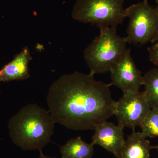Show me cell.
<instances>
[{
	"mask_svg": "<svg viewBox=\"0 0 158 158\" xmlns=\"http://www.w3.org/2000/svg\"><path fill=\"white\" fill-rule=\"evenodd\" d=\"M112 84L97 81L94 75L74 72L54 82L47 96L55 121L74 131L94 130L115 114L116 102Z\"/></svg>",
	"mask_w": 158,
	"mask_h": 158,
	"instance_id": "obj_1",
	"label": "cell"
},
{
	"mask_svg": "<svg viewBox=\"0 0 158 158\" xmlns=\"http://www.w3.org/2000/svg\"><path fill=\"white\" fill-rule=\"evenodd\" d=\"M94 145L87 143L81 137L73 138L60 147L62 158H92Z\"/></svg>",
	"mask_w": 158,
	"mask_h": 158,
	"instance_id": "obj_11",
	"label": "cell"
},
{
	"mask_svg": "<svg viewBox=\"0 0 158 158\" xmlns=\"http://www.w3.org/2000/svg\"><path fill=\"white\" fill-rule=\"evenodd\" d=\"M140 127L141 134L145 138L158 137V107L151 108Z\"/></svg>",
	"mask_w": 158,
	"mask_h": 158,
	"instance_id": "obj_13",
	"label": "cell"
},
{
	"mask_svg": "<svg viewBox=\"0 0 158 158\" xmlns=\"http://www.w3.org/2000/svg\"><path fill=\"white\" fill-rule=\"evenodd\" d=\"M55 123L48 110L29 104L10 119L9 133L14 144L23 150L41 152L51 141Z\"/></svg>",
	"mask_w": 158,
	"mask_h": 158,
	"instance_id": "obj_2",
	"label": "cell"
},
{
	"mask_svg": "<svg viewBox=\"0 0 158 158\" xmlns=\"http://www.w3.org/2000/svg\"><path fill=\"white\" fill-rule=\"evenodd\" d=\"M153 149L149 140L141 132L133 130L125 140L124 145L116 158H150Z\"/></svg>",
	"mask_w": 158,
	"mask_h": 158,
	"instance_id": "obj_10",
	"label": "cell"
},
{
	"mask_svg": "<svg viewBox=\"0 0 158 158\" xmlns=\"http://www.w3.org/2000/svg\"><path fill=\"white\" fill-rule=\"evenodd\" d=\"M123 96L116 102L115 114L118 124L135 130L141 125L151 107L144 91L123 92Z\"/></svg>",
	"mask_w": 158,
	"mask_h": 158,
	"instance_id": "obj_6",
	"label": "cell"
},
{
	"mask_svg": "<svg viewBox=\"0 0 158 158\" xmlns=\"http://www.w3.org/2000/svg\"><path fill=\"white\" fill-rule=\"evenodd\" d=\"M153 148L156 149L158 151V145H156V146H153Z\"/></svg>",
	"mask_w": 158,
	"mask_h": 158,
	"instance_id": "obj_17",
	"label": "cell"
},
{
	"mask_svg": "<svg viewBox=\"0 0 158 158\" xmlns=\"http://www.w3.org/2000/svg\"><path fill=\"white\" fill-rule=\"evenodd\" d=\"M143 77L144 92L151 108L158 107V68L148 71Z\"/></svg>",
	"mask_w": 158,
	"mask_h": 158,
	"instance_id": "obj_12",
	"label": "cell"
},
{
	"mask_svg": "<svg viewBox=\"0 0 158 158\" xmlns=\"http://www.w3.org/2000/svg\"><path fill=\"white\" fill-rule=\"evenodd\" d=\"M28 48L26 47L14 59L0 69V82L24 80L30 77L29 64L32 60Z\"/></svg>",
	"mask_w": 158,
	"mask_h": 158,
	"instance_id": "obj_9",
	"label": "cell"
},
{
	"mask_svg": "<svg viewBox=\"0 0 158 158\" xmlns=\"http://www.w3.org/2000/svg\"><path fill=\"white\" fill-rule=\"evenodd\" d=\"M40 155L39 158H57L56 157H52L44 155L42 151L40 152Z\"/></svg>",
	"mask_w": 158,
	"mask_h": 158,
	"instance_id": "obj_15",
	"label": "cell"
},
{
	"mask_svg": "<svg viewBox=\"0 0 158 158\" xmlns=\"http://www.w3.org/2000/svg\"><path fill=\"white\" fill-rule=\"evenodd\" d=\"M124 128L120 125L104 122L94 129L91 143L99 145L117 158L125 141Z\"/></svg>",
	"mask_w": 158,
	"mask_h": 158,
	"instance_id": "obj_8",
	"label": "cell"
},
{
	"mask_svg": "<svg viewBox=\"0 0 158 158\" xmlns=\"http://www.w3.org/2000/svg\"><path fill=\"white\" fill-rule=\"evenodd\" d=\"M125 37L118 36L116 27L100 29V34L84 52V58L90 73L109 72L123 56L127 48Z\"/></svg>",
	"mask_w": 158,
	"mask_h": 158,
	"instance_id": "obj_3",
	"label": "cell"
},
{
	"mask_svg": "<svg viewBox=\"0 0 158 158\" xmlns=\"http://www.w3.org/2000/svg\"><path fill=\"white\" fill-rule=\"evenodd\" d=\"M112 85L123 92L139 91L143 85V77L131 55V48L127 50L123 56L110 71Z\"/></svg>",
	"mask_w": 158,
	"mask_h": 158,
	"instance_id": "obj_7",
	"label": "cell"
},
{
	"mask_svg": "<svg viewBox=\"0 0 158 158\" xmlns=\"http://www.w3.org/2000/svg\"><path fill=\"white\" fill-rule=\"evenodd\" d=\"M126 17L129 19L125 37L129 44H144L158 37V14L148 0L133 4L125 9Z\"/></svg>",
	"mask_w": 158,
	"mask_h": 158,
	"instance_id": "obj_5",
	"label": "cell"
},
{
	"mask_svg": "<svg viewBox=\"0 0 158 158\" xmlns=\"http://www.w3.org/2000/svg\"><path fill=\"white\" fill-rule=\"evenodd\" d=\"M125 0H77L72 16L80 22L96 25L99 29L122 24L125 18Z\"/></svg>",
	"mask_w": 158,
	"mask_h": 158,
	"instance_id": "obj_4",
	"label": "cell"
},
{
	"mask_svg": "<svg viewBox=\"0 0 158 158\" xmlns=\"http://www.w3.org/2000/svg\"><path fill=\"white\" fill-rule=\"evenodd\" d=\"M148 50L150 61L158 68V37L152 42V45Z\"/></svg>",
	"mask_w": 158,
	"mask_h": 158,
	"instance_id": "obj_14",
	"label": "cell"
},
{
	"mask_svg": "<svg viewBox=\"0 0 158 158\" xmlns=\"http://www.w3.org/2000/svg\"><path fill=\"white\" fill-rule=\"evenodd\" d=\"M155 1L156 5V7L155 8L156 11L158 14V0H155Z\"/></svg>",
	"mask_w": 158,
	"mask_h": 158,
	"instance_id": "obj_16",
	"label": "cell"
}]
</instances>
